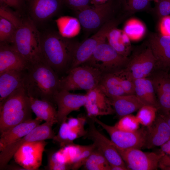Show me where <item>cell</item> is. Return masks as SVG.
<instances>
[{
	"mask_svg": "<svg viewBox=\"0 0 170 170\" xmlns=\"http://www.w3.org/2000/svg\"><path fill=\"white\" fill-rule=\"evenodd\" d=\"M83 166L88 170H110V164L106 158L95 148Z\"/></svg>",
	"mask_w": 170,
	"mask_h": 170,
	"instance_id": "83f0119b",
	"label": "cell"
},
{
	"mask_svg": "<svg viewBox=\"0 0 170 170\" xmlns=\"http://www.w3.org/2000/svg\"><path fill=\"white\" fill-rule=\"evenodd\" d=\"M158 110L157 108L144 105L139 110L136 117L139 123L145 127L151 126L155 121Z\"/></svg>",
	"mask_w": 170,
	"mask_h": 170,
	"instance_id": "4dcf8cb0",
	"label": "cell"
},
{
	"mask_svg": "<svg viewBox=\"0 0 170 170\" xmlns=\"http://www.w3.org/2000/svg\"><path fill=\"white\" fill-rule=\"evenodd\" d=\"M1 4L16 9H19L22 5V0H0Z\"/></svg>",
	"mask_w": 170,
	"mask_h": 170,
	"instance_id": "7dc6e473",
	"label": "cell"
},
{
	"mask_svg": "<svg viewBox=\"0 0 170 170\" xmlns=\"http://www.w3.org/2000/svg\"><path fill=\"white\" fill-rule=\"evenodd\" d=\"M32 111L29 97L23 86L0 104L1 134L32 119Z\"/></svg>",
	"mask_w": 170,
	"mask_h": 170,
	"instance_id": "3957f363",
	"label": "cell"
},
{
	"mask_svg": "<svg viewBox=\"0 0 170 170\" xmlns=\"http://www.w3.org/2000/svg\"><path fill=\"white\" fill-rule=\"evenodd\" d=\"M60 81L57 73L42 60L29 64L24 87L29 97L54 103V96L60 90Z\"/></svg>",
	"mask_w": 170,
	"mask_h": 170,
	"instance_id": "6da1fadb",
	"label": "cell"
},
{
	"mask_svg": "<svg viewBox=\"0 0 170 170\" xmlns=\"http://www.w3.org/2000/svg\"><path fill=\"white\" fill-rule=\"evenodd\" d=\"M170 1V0H169Z\"/></svg>",
	"mask_w": 170,
	"mask_h": 170,
	"instance_id": "db71d44e",
	"label": "cell"
},
{
	"mask_svg": "<svg viewBox=\"0 0 170 170\" xmlns=\"http://www.w3.org/2000/svg\"><path fill=\"white\" fill-rule=\"evenodd\" d=\"M47 167L48 169L51 170H65L70 169L69 166L59 162L56 159L54 153L48 157Z\"/></svg>",
	"mask_w": 170,
	"mask_h": 170,
	"instance_id": "b9f144b4",
	"label": "cell"
},
{
	"mask_svg": "<svg viewBox=\"0 0 170 170\" xmlns=\"http://www.w3.org/2000/svg\"><path fill=\"white\" fill-rule=\"evenodd\" d=\"M16 29L11 22L0 16V42L12 43Z\"/></svg>",
	"mask_w": 170,
	"mask_h": 170,
	"instance_id": "1f68e13d",
	"label": "cell"
},
{
	"mask_svg": "<svg viewBox=\"0 0 170 170\" xmlns=\"http://www.w3.org/2000/svg\"><path fill=\"white\" fill-rule=\"evenodd\" d=\"M99 88L108 97L121 96L126 94L120 85H116L108 88Z\"/></svg>",
	"mask_w": 170,
	"mask_h": 170,
	"instance_id": "ee69618b",
	"label": "cell"
},
{
	"mask_svg": "<svg viewBox=\"0 0 170 170\" xmlns=\"http://www.w3.org/2000/svg\"><path fill=\"white\" fill-rule=\"evenodd\" d=\"M29 64L12 45L0 42V74L10 71L25 70Z\"/></svg>",
	"mask_w": 170,
	"mask_h": 170,
	"instance_id": "d6986e66",
	"label": "cell"
},
{
	"mask_svg": "<svg viewBox=\"0 0 170 170\" xmlns=\"http://www.w3.org/2000/svg\"><path fill=\"white\" fill-rule=\"evenodd\" d=\"M90 118L106 131L111 141L117 147L124 149H139L145 147L147 133L146 127L139 128L133 132H125L118 129L114 126L105 123L96 117Z\"/></svg>",
	"mask_w": 170,
	"mask_h": 170,
	"instance_id": "9c48e42d",
	"label": "cell"
},
{
	"mask_svg": "<svg viewBox=\"0 0 170 170\" xmlns=\"http://www.w3.org/2000/svg\"><path fill=\"white\" fill-rule=\"evenodd\" d=\"M41 40L34 22L28 19L16 29L12 45L29 63H33L42 60Z\"/></svg>",
	"mask_w": 170,
	"mask_h": 170,
	"instance_id": "277c9868",
	"label": "cell"
},
{
	"mask_svg": "<svg viewBox=\"0 0 170 170\" xmlns=\"http://www.w3.org/2000/svg\"><path fill=\"white\" fill-rule=\"evenodd\" d=\"M150 79L157 96L158 110L160 114L166 115L170 112V74L157 70Z\"/></svg>",
	"mask_w": 170,
	"mask_h": 170,
	"instance_id": "ac0fdd59",
	"label": "cell"
},
{
	"mask_svg": "<svg viewBox=\"0 0 170 170\" xmlns=\"http://www.w3.org/2000/svg\"><path fill=\"white\" fill-rule=\"evenodd\" d=\"M150 0V1L154 0L156 2L158 0Z\"/></svg>",
	"mask_w": 170,
	"mask_h": 170,
	"instance_id": "816d5d0a",
	"label": "cell"
},
{
	"mask_svg": "<svg viewBox=\"0 0 170 170\" xmlns=\"http://www.w3.org/2000/svg\"><path fill=\"white\" fill-rule=\"evenodd\" d=\"M53 125L45 122L39 124L25 136L6 146L0 154V169H4L19 148L24 144L33 141L52 139L55 136Z\"/></svg>",
	"mask_w": 170,
	"mask_h": 170,
	"instance_id": "7c38bea8",
	"label": "cell"
},
{
	"mask_svg": "<svg viewBox=\"0 0 170 170\" xmlns=\"http://www.w3.org/2000/svg\"><path fill=\"white\" fill-rule=\"evenodd\" d=\"M110 170H128V169L121 166L114 165H110Z\"/></svg>",
	"mask_w": 170,
	"mask_h": 170,
	"instance_id": "681fc988",
	"label": "cell"
},
{
	"mask_svg": "<svg viewBox=\"0 0 170 170\" xmlns=\"http://www.w3.org/2000/svg\"><path fill=\"white\" fill-rule=\"evenodd\" d=\"M147 44L156 60L157 70L170 71V37L160 33H151L149 36Z\"/></svg>",
	"mask_w": 170,
	"mask_h": 170,
	"instance_id": "2e32d148",
	"label": "cell"
},
{
	"mask_svg": "<svg viewBox=\"0 0 170 170\" xmlns=\"http://www.w3.org/2000/svg\"><path fill=\"white\" fill-rule=\"evenodd\" d=\"M120 78V85L126 94H135L133 81L118 73H115Z\"/></svg>",
	"mask_w": 170,
	"mask_h": 170,
	"instance_id": "60d3db41",
	"label": "cell"
},
{
	"mask_svg": "<svg viewBox=\"0 0 170 170\" xmlns=\"http://www.w3.org/2000/svg\"><path fill=\"white\" fill-rule=\"evenodd\" d=\"M84 106L90 118L112 114L114 110L107 96L98 86L88 91Z\"/></svg>",
	"mask_w": 170,
	"mask_h": 170,
	"instance_id": "e0dca14e",
	"label": "cell"
},
{
	"mask_svg": "<svg viewBox=\"0 0 170 170\" xmlns=\"http://www.w3.org/2000/svg\"><path fill=\"white\" fill-rule=\"evenodd\" d=\"M158 167L164 170H170V156L165 154L161 158Z\"/></svg>",
	"mask_w": 170,
	"mask_h": 170,
	"instance_id": "bcb514c9",
	"label": "cell"
},
{
	"mask_svg": "<svg viewBox=\"0 0 170 170\" xmlns=\"http://www.w3.org/2000/svg\"><path fill=\"white\" fill-rule=\"evenodd\" d=\"M47 143L41 140L24 144L13 156L15 162L25 170H38L42 165V154Z\"/></svg>",
	"mask_w": 170,
	"mask_h": 170,
	"instance_id": "4fadbf2b",
	"label": "cell"
},
{
	"mask_svg": "<svg viewBox=\"0 0 170 170\" xmlns=\"http://www.w3.org/2000/svg\"><path fill=\"white\" fill-rule=\"evenodd\" d=\"M65 120L60 124L59 132L57 134L55 135L53 140L59 143L60 145L64 147L67 145L74 144L70 140V130Z\"/></svg>",
	"mask_w": 170,
	"mask_h": 170,
	"instance_id": "e575fe53",
	"label": "cell"
},
{
	"mask_svg": "<svg viewBox=\"0 0 170 170\" xmlns=\"http://www.w3.org/2000/svg\"><path fill=\"white\" fill-rule=\"evenodd\" d=\"M133 81L136 96L145 105L152 106L158 109L157 98L151 80L145 77L137 79Z\"/></svg>",
	"mask_w": 170,
	"mask_h": 170,
	"instance_id": "484cf974",
	"label": "cell"
},
{
	"mask_svg": "<svg viewBox=\"0 0 170 170\" xmlns=\"http://www.w3.org/2000/svg\"><path fill=\"white\" fill-rule=\"evenodd\" d=\"M119 3L127 15L151 9L149 0H119Z\"/></svg>",
	"mask_w": 170,
	"mask_h": 170,
	"instance_id": "f1b7e54d",
	"label": "cell"
},
{
	"mask_svg": "<svg viewBox=\"0 0 170 170\" xmlns=\"http://www.w3.org/2000/svg\"><path fill=\"white\" fill-rule=\"evenodd\" d=\"M102 75L97 68L83 64L70 69L67 75L60 79V90L88 91L98 86Z\"/></svg>",
	"mask_w": 170,
	"mask_h": 170,
	"instance_id": "5b68a950",
	"label": "cell"
},
{
	"mask_svg": "<svg viewBox=\"0 0 170 170\" xmlns=\"http://www.w3.org/2000/svg\"><path fill=\"white\" fill-rule=\"evenodd\" d=\"M162 151L170 155V139L161 146Z\"/></svg>",
	"mask_w": 170,
	"mask_h": 170,
	"instance_id": "c3c4849f",
	"label": "cell"
},
{
	"mask_svg": "<svg viewBox=\"0 0 170 170\" xmlns=\"http://www.w3.org/2000/svg\"><path fill=\"white\" fill-rule=\"evenodd\" d=\"M95 148L94 144L85 145L84 148L77 161L71 167L72 170H77L83 166L91 153Z\"/></svg>",
	"mask_w": 170,
	"mask_h": 170,
	"instance_id": "f35d334b",
	"label": "cell"
},
{
	"mask_svg": "<svg viewBox=\"0 0 170 170\" xmlns=\"http://www.w3.org/2000/svg\"><path fill=\"white\" fill-rule=\"evenodd\" d=\"M156 67V60L148 44L146 48L137 53L129 59L126 67L118 72L133 81L149 76Z\"/></svg>",
	"mask_w": 170,
	"mask_h": 170,
	"instance_id": "30bf717a",
	"label": "cell"
},
{
	"mask_svg": "<svg viewBox=\"0 0 170 170\" xmlns=\"http://www.w3.org/2000/svg\"><path fill=\"white\" fill-rule=\"evenodd\" d=\"M42 120L36 117L21 123L1 134L0 150L15 141L25 136L40 124Z\"/></svg>",
	"mask_w": 170,
	"mask_h": 170,
	"instance_id": "603a6c76",
	"label": "cell"
},
{
	"mask_svg": "<svg viewBox=\"0 0 170 170\" xmlns=\"http://www.w3.org/2000/svg\"><path fill=\"white\" fill-rule=\"evenodd\" d=\"M91 0H63V3L76 11L81 10L90 6Z\"/></svg>",
	"mask_w": 170,
	"mask_h": 170,
	"instance_id": "ab89813d",
	"label": "cell"
},
{
	"mask_svg": "<svg viewBox=\"0 0 170 170\" xmlns=\"http://www.w3.org/2000/svg\"><path fill=\"white\" fill-rule=\"evenodd\" d=\"M120 77L115 73L104 74L98 86L100 88H108L120 85Z\"/></svg>",
	"mask_w": 170,
	"mask_h": 170,
	"instance_id": "74e56055",
	"label": "cell"
},
{
	"mask_svg": "<svg viewBox=\"0 0 170 170\" xmlns=\"http://www.w3.org/2000/svg\"><path fill=\"white\" fill-rule=\"evenodd\" d=\"M87 100L86 94H74L67 90H59L53 98L54 102L58 107L57 123L60 124L67 119V116L70 113L84 106Z\"/></svg>",
	"mask_w": 170,
	"mask_h": 170,
	"instance_id": "9a60e30c",
	"label": "cell"
},
{
	"mask_svg": "<svg viewBox=\"0 0 170 170\" xmlns=\"http://www.w3.org/2000/svg\"><path fill=\"white\" fill-rule=\"evenodd\" d=\"M31 107L36 117L53 125L57 123V111L53 103L29 97Z\"/></svg>",
	"mask_w": 170,
	"mask_h": 170,
	"instance_id": "d4e9b609",
	"label": "cell"
},
{
	"mask_svg": "<svg viewBox=\"0 0 170 170\" xmlns=\"http://www.w3.org/2000/svg\"><path fill=\"white\" fill-rule=\"evenodd\" d=\"M26 70L10 71L0 74V104L17 89L24 86Z\"/></svg>",
	"mask_w": 170,
	"mask_h": 170,
	"instance_id": "7402d4cb",
	"label": "cell"
},
{
	"mask_svg": "<svg viewBox=\"0 0 170 170\" xmlns=\"http://www.w3.org/2000/svg\"><path fill=\"white\" fill-rule=\"evenodd\" d=\"M114 6L111 0L95 4L77 11L78 21L87 31H97L104 24L112 19Z\"/></svg>",
	"mask_w": 170,
	"mask_h": 170,
	"instance_id": "ba28073f",
	"label": "cell"
},
{
	"mask_svg": "<svg viewBox=\"0 0 170 170\" xmlns=\"http://www.w3.org/2000/svg\"><path fill=\"white\" fill-rule=\"evenodd\" d=\"M0 16L11 22L16 29L20 26L23 21L8 6L2 4H0Z\"/></svg>",
	"mask_w": 170,
	"mask_h": 170,
	"instance_id": "d590c367",
	"label": "cell"
},
{
	"mask_svg": "<svg viewBox=\"0 0 170 170\" xmlns=\"http://www.w3.org/2000/svg\"><path fill=\"white\" fill-rule=\"evenodd\" d=\"M108 97L115 112L120 118L138 110L145 105L135 94Z\"/></svg>",
	"mask_w": 170,
	"mask_h": 170,
	"instance_id": "cb8c5ba5",
	"label": "cell"
},
{
	"mask_svg": "<svg viewBox=\"0 0 170 170\" xmlns=\"http://www.w3.org/2000/svg\"><path fill=\"white\" fill-rule=\"evenodd\" d=\"M76 20L69 17H63L57 20V23L60 31L59 33L63 36L69 38L74 33V24Z\"/></svg>",
	"mask_w": 170,
	"mask_h": 170,
	"instance_id": "836d02e7",
	"label": "cell"
},
{
	"mask_svg": "<svg viewBox=\"0 0 170 170\" xmlns=\"http://www.w3.org/2000/svg\"><path fill=\"white\" fill-rule=\"evenodd\" d=\"M120 19H112L107 21L91 37L79 43L75 49L70 65V68L79 66L86 62L92 56L100 44L106 41L109 31L116 27Z\"/></svg>",
	"mask_w": 170,
	"mask_h": 170,
	"instance_id": "52a82bcc",
	"label": "cell"
},
{
	"mask_svg": "<svg viewBox=\"0 0 170 170\" xmlns=\"http://www.w3.org/2000/svg\"><path fill=\"white\" fill-rule=\"evenodd\" d=\"M112 143L129 170H157L161 158L165 154L162 151L160 154H157L144 152L138 149H122L117 147L112 142Z\"/></svg>",
	"mask_w": 170,
	"mask_h": 170,
	"instance_id": "8fae6325",
	"label": "cell"
},
{
	"mask_svg": "<svg viewBox=\"0 0 170 170\" xmlns=\"http://www.w3.org/2000/svg\"><path fill=\"white\" fill-rule=\"evenodd\" d=\"M139 124L136 116L130 114L121 117L114 126L122 131L133 132L139 129Z\"/></svg>",
	"mask_w": 170,
	"mask_h": 170,
	"instance_id": "d6a6232c",
	"label": "cell"
},
{
	"mask_svg": "<svg viewBox=\"0 0 170 170\" xmlns=\"http://www.w3.org/2000/svg\"><path fill=\"white\" fill-rule=\"evenodd\" d=\"M159 29L161 35L170 37V15L164 17L160 19Z\"/></svg>",
	"mask_w": 170,
	"mask_h": 170,
	"instance_id": "7bdbcfd3",
	"label": "cell"
},
{
	"mask_svg": "<svg viewBox=\"0 0 170 170\" xmlns=\"http://www.w3.org/2000/svg\"><path fill=\"white\" fill-rule=\"evenodd\" d=\"M107 39L108 43L118 53L128 57L132 50L130 39L123 31L116 27L112 28L109 32Z\"/></svg>",
	"mask_w": 170,
	"mask_h": 170,
	"instance_id": "4316f807",
	"label": "cell"
},
{
	"mask_svg": "<svg viewBox=\"0 0 170 170\" xmlns=\"http://www.w3.org/2000/svg\"><path fill=\"white\" fill-rule=\"evenodd\" d=\"M92 119L89 122V128L86 136L93 142L95 148L105 157L110 165L121 166L128 168L122 157L109 140L98 131Z\"/></svg>",
	"mask_w": 170,
	"mask_h": 170,
	"instance_id": "5bb4252c",
	"label": "cell"
},
{
	"mask_svg": "<svg viewBox=\"0 0 170 170\" xmlns=\"http://www.w3.org/2000/svg\"><path fill=\"white\" fill-rule=\"evenodd\" d=\"M145 30L142 22L138 20L132 19L126 22L123 31L130 40H137L143 37Z\"/></svg>",
	"mask_w": 170,
	"mask_h": 170,
	"instance_id": "f546056e",
	"label": "cell"
},
{
	"mask_svg": "<svg viewBox=\"0 0 170 170\" xmlns=\"http://www.w3.org/2000/svg\"><path fill=\"white\" fill-rule=\"evenodd\" d=\"M161 115L170 127V112L165 115Z\"/></svg>",
	"mask_w": 170,
	"mask_h": 170,
	"instance_id": "f907efd6",
	"label": "cell"
},
{
	"mask_svg": "<svg viewBox=\"0 0 170 170\" xmlns=\"http://www.w3.org/2000/svg\"><path fill=\"white\" fill-rule=\"evenodd\" d=\"M147 133L145 147L148 149L161 146L170 139V127L160 114L150 126L146 127Z\"/></svg>",
	"mask_w": 170,
	"mask_h": 170,
	"instance_id": "44dd1931",
	"label": "cell"
},
{
	"mask_svg": "<svg viewBox=\"0 0 170 170\" xmlns=\"http://www.w3.org/2000/svg\"><path fill=\"white\" fill-rule=\"evenodd\" d=\"M154 8L152 9L154 13L160 19L170 14L169 0H158L156 2Z\"/></svg>",
	"mask_w": 170,
	"mask_h": 170,
	"instance_id": "8d00e7d4",
	"label": "cell"
},
{
	"mask_svg": "<svg viewBox=\"0 0 170 170\" xmlns=\"http://www.w3.org/2000/svg\"><path fill=\"white\" fill-rule=\"evenodd\" d=\"M63 0H29V10L32 20L45 21L56 14L60 9Z\"/></svg>",
	"mask_w": 170,
	"mask_h": 170,
	"instance_id": "ffe728a7",
	"label": "cell"
},
{
	"mask_svg": "<svg viewBox=\"0 0 170 170\" xmlns=\"http://www.w3.org/2000/svg\"><path fill=\"white\" fill-rule=\"evenodd\" d=\"M86 118L83 116L77 118L71 117L68 118L67 122L70 128L72 129L84 127Z\"/></svg>",
	"mask_w": 170,
	"mask_h": 170,
	"instance_id": "f6af8a7d",
	"label": "cell"
},
{
	"mask_svg": "<svg viewBox=\"0 0 170 170\" xmlns=\"http://www.w3.org/2000/svg\"><path fill=\"white\" fill-rule=\"evenodd\" d=\"M129 60L128 57L118 53L106 41L97 46L91 57L83 64L97 68L104 74L114 73L122 70Z\"/></svg>",
	"mask_w": 170,
	"mask_h": 170,
	"instance_id": "8992f818",
	"label": "cell"
},
{
	"mask_svg": "<svg viewBox=\"0 0 170 170\" xmlns=\"http://www.w3.org/2000/svg\"><path fill=\"white\" fill-rule=\"evenodd\" d=\"M169 73H170V71L169 72Z\"/></svg>",
	"mask_w": 170,
	"mask_h": 170,
	"instance_id": "f5cc1de1",
	"label": "cell"
},
{
	"mask_svg": "<svg viewBox=\"0 0 170 170\" xmlns=\"http://www.w3.org/2000/svg\"><path fill=\"white\" fill-rule=\"evenodd\" d=\"M79 43L60 33H48L41 37L42 60L57 73L70 66L74 51Z\"/></svg>",
	"mask_w": 170,
	"mask_h": 170,
	"instance_id": "7a4b0ae2",
	"label": "cell"
}]
</instances>
